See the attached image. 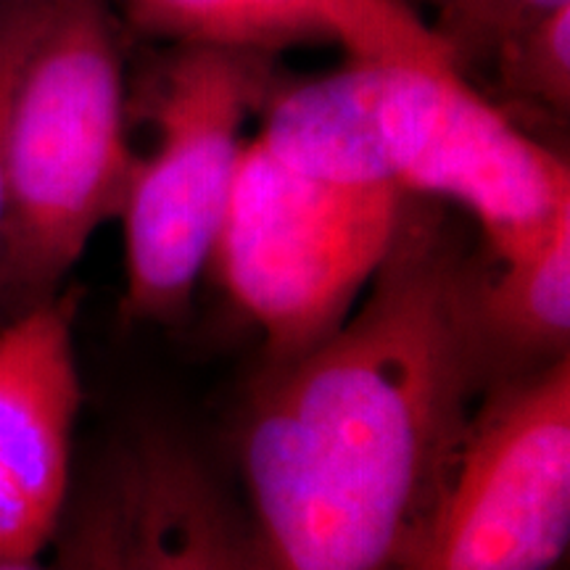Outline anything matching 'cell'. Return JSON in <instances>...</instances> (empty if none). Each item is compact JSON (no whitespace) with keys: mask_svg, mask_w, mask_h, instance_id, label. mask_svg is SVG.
I'll use <instances>...</instances> for the list:
<instances>
[{"mask_svg":"<svg viewBox=\"0 0 570 570\" xmlns=\"http://www.w3.org/2000/svg\"><path fill=\"white\" fill-rule=\"evenodd\" d=\"M481 269L428 198L331 336L267 360L240 428L252 523L275 570H420L491 370Z\"/></svg>","mask_w":570,"mask_h":570,"instance_id":"cell-1","label":"cell"},{"mask_svg":"<svg viewBox=\"0 0 570 570\" xmlns=\"http://www.w3.org/2000/svg\"><path fill=\"white\" fill-rule=\"evenodd\" d=\"M256 140L309 175L460 206L497 262L570 219L566 159L454 69L352 61L277 96Z\"/></svg>","mask_w":570,"mask_h":570,"instance_id":"cell-2","label":"cell"},{"mask_svg":"<svg viewBox=\"0 0 570 570\" xmlns=\"http://www.w3.org/2000/svg\"><path fill=\"white\" fill-rule=\"evenodd\" d=\"M135 159L111 0H46L6 127L0 302L17 312L59 291L122 212Z\"/></svg>","mask_w":570,"mask_h":570,"instance_id":"cell-3","label":"cell"},{"mask_svg":"<svg viewBox=\"0 0 570 570\" xmlns=\"http://www.w3.org/2000/svg\"><path fill=\"white\" fill-rule=\"evenodd\" d=\"M402 204L394 188L309 175L246 140L209 265L267 360L306 352L352 315L394 244Z\"/></svg>","mask_w":570,"mask_h":570,"instance_id":"cell-4","label":"cell"},{"mask_svg":"<svg viewBox=\"0 0 570 570\" xmlns=\"http://www.w3.org/2000/svg\"><path fill=\"white\" fill-rule=\"evenodd\" d=\"M262 56L185 46L156 98V146L135 159L119 212L125 227L127 323H173L209 267L259 101Z\"/></svg>","mask_w":570,"mask_h":570,"instance_id":"cell-5","label":"cell"},{"mask_svg":"<svg viewBox=\"0 0 570 570\" xmlns=\"http://www.w3.org/2000/svg\"><path fill=\"white\" fill-rule=\"evenodd\" d=\"M568 544L570 354L487 389L420 570H558Z\"/></svg>","mask_w":570,"mask_h":570,"instance_id":"cell-6","label":"cell"},{"mask_svg":"<svg viewBox=\"0 0 570 570\" xmlns=\"http://www.w3.org/2000/svg\"><path fill=\"white\" fill-rule=\"evenodd\" d=\"M75 291L0 325V558L38 560L69 508L82 383Z\"/></svg>","mask_w":570,"mask_h":570,"instance_id":"cell-7","label":"cell"},{"mask_svg":"<svg viewBox=\"0 0 570 570\" xmlns=\"http://www.w3.org/2000/svg\"><path fill=\"white\" fill-rule=\"evenodd\" d=\"M106 494L119 570H275L252 518L173 433L135 439Z\"/></svg>","mask_w":570,"mask_h":570,"instance_id":"cell-8","label":"cell"},{"mask_svg":"<svg viewBox=\"0 0 570 570\" xmlns=\"http://www.w3.org/2000/svg\"><path fill=\"white\" fill-rule=\"evenodd\" d=\"M122 9L140 32L183 48L265 56L327 42L352 61L454 69L410 0H122Z\"/></svg>","mask_w":570,"mask_h":570,"instance_id":"cell-9","label":"cell"},{"mask_svg":"<svg viewBox=\"0 0 570 570\" xmlns=\"http://www.w3.org/2000/svg\"><path fill=\"white\" fill-rule=\"evenodd\" d=\"M475 333L491 386L570 354V219L531 252L481 273L473 291Z\"/></svg>","mask_w":570,"mask_h":570,"instance_id":"cell-10","label":"cell"},{"mask_svg":"<svg viewBox=\"0 0 570 570\" xmlns=\"http://www.w3.org/2000/svg\"><path fill=\"white\" fill-rule=\"evenodd\" d=\"M489 67L504 92L554 117H566L570 109V3L502 42Z\"/></svg>","mask_w":570,"mask_h":570,"instance_id":"cell-11","label":"cell"},{"mask_svg":"<svg viewBox=\"0 0 570 570\" xmlns=\"http://www.w3.org/2000/svg\"><path fill=\"white\" fill-rule=\"evenodd\" d=\"M431 19L428 30L444 48L454 69L489 63L502 42L570 0H420Z\"/></svg>","mask_w":570,"mask_h":570,"instance_id":"cell-12","label":"cell"},{"mask_svg":"<svg viewBox=\"0 0 570 570\" xmlns=\"http://www.w3.org/2000/svg\"><path fill=\"white\" fill-rule=\"evenodd\" d=\"M46 0H0V248L6 233V209H9V190H6V127L9 109L21 63L30 51L35 32L42 19Z\"/></svg>","mask_w":570,"mask_h":570,"instance_id":"cell-13","label":"cell"},{"mask_svg":"<svg viewBox=\"0 0 570 570\" xmlns=\"http://www.w3.org/2000/svg\"><path fill=\"white\" fill-rule=\"evenodd\" d=\"M56 570H119L117 531L106 489L88 499L75 518H63Z\"/></svg>","mask_w":570,"mask_h":570,"instance_id":"cell-14","label":"cell"},{"mask_svg":"<svg viewBox=\"0 0 570 570\" xmlns=\"http://www.w3.org/2000/svg\"><path fill=\"white\" fill-rule=\"evenodd\" d=\"M0 570H56V566L46 568L38 560H19V558H0Z\"/></svg>","mask_w":570,"mask_h":570,"instance_id":"cell-15","label":"cell"}]
</instances>
